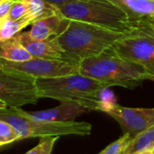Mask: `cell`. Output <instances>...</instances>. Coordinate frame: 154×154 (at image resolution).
Segmentation results:
<instances>
[{
  "label": "cell",
  "mask_w": 154,
  "mask_h": 154,
  "mask_svg": "<svg viewBox=\"0 0 154 154\" xmlns=\"http://www.w3.org/2000/svg\"><path fill=\"white\" fill-rule=\"evenodd\" d=\"M79 73L94 79L108 88L118 86L134 88L145 80H153L143 66L121 57L112 47L100 54L82 60Z\"/></svg>",
  "instance_id": "1"
},
{
  "label": "cell",
  "mask_w": 154,
  "mask_h": 154,
  "mask_svg": "<svg viewBox=\"0 0 154 154\" xmlns=\"http://www.w3.org/2000/svg\"><path fill=\"white\" fill-rule=\"evenodd\" d=\"M40 98L79 104L88 111H100L101 94L108 88L105 84L79 73L54 79H36Z\"/></svg>",
  "instance_id": "2"
},
{
  "label": "cell",
  "mask_w": 154,
  "mask_h": 154,
  "mask_svg": "<svg viewBox=\"0 0 154 154\" xmlns=\"http://www.w3.org/2000/svg\"><path fill=\"white\" fill-rule=\"evenodd\" d=\"M122 35L95 24L70 20L66 31L57 38L71 60L79 63L112 47Z\"/></svg>",
  "instance_id": "3"
},
{
  "label": "cell",
  "mask_w": 154,
  "mask_h": 154,
  "mask_svg": "<svg viewBox=\"0 0 154 154\" xmlns=\"http://www.w3.org/2000/svg\"><path fill=\"white\" fill-rule=\"evenodd\" d=\"M59 10L69 20L88 23L121 33L128 32L135 24L109 0H72Z\"/></svg>",
  "instance_id": "4"
},
{
  "label": "cell",
  "mask_w": 154,
  "mask_h": 154,
  "mask_svg": "<svg viewBox=\"0 0 154 154\" xmlns=\"http://www.w3.org/2000/svg\"><path fill=\"white\" fill-rule=\"evenodd\" d=\"M0 120L10 124L22 136V139L61 135L87 136L91 134L92 126L87 122H46L33 120L21 116L17 108L0 109Z\"/></svg>",
  "instance_id": "5"
},
{
  "label": "cell",
  "mask_w": 154,
  "mask_h": 154,
  "mask_svg": "<svg viewBox=\"0 0 154 154\" xmlns=\"http://www.w3.org/2000/svg\"><path fill=\"white\" fill-rule=\"evenodd\" d=\"M115 51L127 60L143 66L154 77V23L150 20L135 23L113 45Z\"/></svg>",
  "instance_id": "6"
},
{
  "label": "cell",
  "mask_w": 154,
  "mask_h": 154,
  "mask_svg": "<svg viewBox=\"0 0 154 154\" xmlns=\"http://www.w3.org/2000/svg\"><path fill=\"white\" fill-rule=\"evenodd\" d=\"M40 97L36 79L15 70L0 68V101L7 107L34 105Z\"/></svg>",
  "instance_id": "7"
},
{
  "label": "cell",
  "mask_w": 154,
  "mask_h": 154,
  "mask_svg": "<svg viewBox=\"0 0 154 154\" xmlns=\"http://www.w3.org/2000/svg\"><path fill=\"white\" fill-rule=\"evenodd\" d=\"M0 68L22 72L34 79H54L79 73V63L40 58L20 62L0 59Z\"/></svg>",
  "instance_id": "8"
},
{
  "label": "cell",
  "mask_w": 154,
  "mask_h": 154,
  "mask_svg": "<svg viewBox=\"0 0 154 154\" xmlns=\"http://www.w3.org/2000/svg\"><path fill=\"white\" fill-rule=\"evenodd\" d=\"M100 111L113 117L124 134H128L133 139L154 125V108L125 107L103 100Z\"/></svg>",
  "instance_id": "9"
},
{
  "label": "cell",
  "mask_w": 154,
  "mask_h": 154,
  "mask_svg": "<svg viewBox=\"0 0 154 154\" xmlns=\"http://www.w3.org/2000/svg\"><path fill=\"white\" fill-rule=\"evenodd\" d=\"M16 37L32 58L73 61L60 46L57 37H51L46 40H33L29 36L28 32H20Z\"/></svg>",
  "instance_id": "10"
},
{
  "label": "cell",
  "mask_w": 154,
  "mask_h": 154,
  "mask_svg": "<svg viewBox=\"0 0 154 154\" xmlns=\"http://www.w3.org/2000/svg\"><path fill=\"white\" fill-rule=\"evenodd\" d=\"M17 111L21 116L33 120L46 122H69L75 121V118L81 116L88 110L77 103L61 102L60 106L46 110L28 112L18 107Z\"/></svg>",
  "instance_id": "11"
},
{
  "label": "cell",
  "mask_w": 154,
  "mask_h": 154,
  "mask_svg": "<svg viewBox=\"0 0 154 154\" xmlns=\"http://www.w3.org/2000/svg\"><path fill=\"white\" fill-rule=\"evenodd\" d=\"M69 23L70 20L64 17L59 12L34 22L28 34L33 40H46L51 37H59L66 31Z\"/></svg>",
  "instance_id": "12"
},
{
  "label": "cell",
  "mask_w": 154,
  "mask_h": 154,
  "mask_svg": "<svg viewBox=\"0 0 154 154\" xmlns=\"http://www.w3.org/2000/svg\"><path fill=\"white\" fill-rule=\"evenodd\" d=\"M120 7L132 23L154 18V0H109Z\"/></svg>",
  "instance_id": "13"
},
{
  "label": "cell",
  "mask_w": 154,
  "mask_h": 154,
  "mask_svg": "<svg viewBox=\"0 0 154 154\" xmlns=\"http://www.w3.org/2000/svg\"><path fill=\"white\" fill-rule=\"evenodd\" d=\"M32 55L19 42L16 36L0 42V59L20 62L31 60Z\"/></svg>",
  "instance_id": "14"
},
{
  "label": "cell",
  "mask_w": 154,
  "mask_h": 154,
  "mask_svg": "<svg viewBox=\"0 0 154 154\" xmlns=\"http://www.w3.org/2000/svg\"><path fill=\"white\" fill-rule=\"evenodd\" d=\"M32 19L28 14L18 20L6 19L2 24H0V42L16 36L25 27L32 24Z\"/></svg>",
  "instance_id": "15"
},
{
  "label": "cell",
  "mask_w": 154,
  "mask_h": 154,
  "mask_svg": "<svg viewBox=\"0 0 154 154\" xmlns=\"http://www.w3.org/2000/svg\"><path fill=\"white\" fill-rule=\"evenodd\" d=\"M22 1H23L27 5L28 15L32 19L33 23L42 18L55 14L60 12V10L57 7L51 5L45 0H22Z\"/></svg>",
  "instance_id": "16"
},
{
  "label": "cell",
  "mask_w": 154,
  "mask_h": 154,
  "mask_svg": "<svg viewBox=\"0 0 154 154\" xmlns=\"http://www.w3.org/2000/svg\"><path fill=\"white\" fill-rule=\"evenodd\" d=\"M154 147V125L145 130L142 134H138L133 139L127 149L125 154H138L143 151Z\"/></svg>",
  "instance_id": "17"
},
{
  "label": "cell",
  "mask_w": 154,
  "mask_h": 154,
  "mask_svg": "<svg viewBox=\"0 0 154 154\" xmlns=\"http://www.w3.org/2000/svg\"><path fill=\"white\" fill-rule=\"evenodd\" d=\"M22 140L21 134L10 124L0 120V148Z\"/></svg>",
  "instance_id": "18"
},
{
  "label": "cell",
  "mask_w": 154,
  "mask_h": 154,
  "mask_svg": "<svg viewBox=\"0 0 154 154\" xmlns=\"http://www.w3.org/2000/svg\"><path fill=\"white\" fill-rule=\"evenodd\" d=\"M132 141L133 138L128 134H124L98 154H124Z\"/></svg>",
  "instance_id": "19"
},
{
  "label": "cell",
  "mask_w": 154,
  "mask_h": 154,
  "mask_svg": "<svg viewBox=\"0 0 154 154\" xmlns=\"http://www.w3.org/2000/svg\"><path fill=\"white\" fill-rule=\"evenodd\" d=\"M58 136H47L40 138L38 144L24 154H51L53 147L58 141Z\"/></svg>",
  "instance_id": "20"
},
{
  "label": "cell",
  "mask_w": 154,
  "mask_h": 154,
  "mask_svg": "<svg viewBox=\"0 0 154 154\" xmlns=\"http://www.w3.org/2000/svg\"><path fill=\"white\" fill-rule=\"evenodd\" d=\"M28 14V7L22 0H17L12 6L8 18L10 20H18Z\"/></svg>",
  "instance_id": "21"
},
{
  "label": "cell",
  "mask_w": 154,
  "mask_h": 154,
  "mask_svg": "<svg viewBox=\"0 0 154 154\" xmlns=\"http://www.w3.org/2000/svg\"><path fill=\"white\" fill-rule=\"evenodd\" d=\"M17 0H2L0 3V24H2L7 18L13 5Z\"/></svg>",
  "instance_id": "22"
},
{
  "label": "cell",
  "mask_w": 154,
  "mask_h": 154,
  "mask_svg": "<svg viewBox=\"0 0 154 154\" xmlns=\"http://www.w3.org/2000/svg\"><path fill=\"white\" fill-rule=\"evenodd\" d=\"M46 2H48L49 4H51V5L57 7L58 9H60L61 6H63L64 5H66L67 3L72 1V0H45Z\"/></svg>",
  "instance_id": "23"
},
{
  "label": "cell",
  "mask_w": 154,
  "mask_h": 154,
  "mask_svg": "<svg viewBox=\"0 0 154 154\" xmlns=\"http://www.w3.org/2000/svg\"><path fill=\"white\" fill-rule=\"evenodd\" d=\"M138 154H154V147L151 148V149H148V150H145V151H143Z\"/></svg>",
  "instance_id": "24"
},
{
  "label": "cell",
  "mask_w": 154,
  "mask_h": 154,
  "mask_svg": "<svg viewBox=\"0 0 154 154\" xmlns=\"http://www.w3.org/2000/svg\"><path fill=\"white\" fill-rule=\"evenodd\" d=\"M5 107H7V106L4 103V102H2V101H0V109H3V108H5Z\"/></svg>",
  "instance_id": "25"
},
{
  "label": "cell",
  "mask_w": 154,
  "mask_h": 154,
  "mask_svg": "<svg viewBox=\"0 0 154 154\" xmlns=\"http://www.w3.org/2000/svg\"><path fill=\"white\" fill-rule=\"evenodd\" d=\"M150 21H151V22H152V23H154V18H153V19H151Z\"/></svg>",
  "instance_id": "26"
},
{
  "label": "cell",
  "mask_w": 154,
  "mask_h": 154,
  "mask_svg": "<svg viewBox=\"0 0 154 154\" xmlns=\"http://www.w3.org/2000/svg\"><path fill=\"white\" fill-rule=\"evenodd\" d=\"M1 1H2V0H0V3H1Z\"/></svg>",
  "instance_id": "27"
},
{
  "label": "cell",
  "mask_w": 154,
  "mask_h": 154,
  "mask_svg": "<svg viewBox=\"0 0 154 154\" xmlns=\"http://www.w3.org/2000/svg\"><path fill=\"white\" fill-rule=\"evenodd\" d=\"M124 154H125V153H124Z\"/></svg>",
  "instance_id": "28"
}]
</instances>
